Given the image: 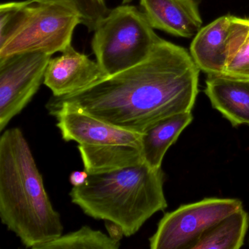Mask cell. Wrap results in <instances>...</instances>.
<instances>
[{
    "label": "cell",
    "mask_w": 249,
    "mask_h": 249,
    "mask_svg": "<svg viewBox=\"0 0 249 249\" xmlns=\"http://www.w3.org/2000/svg\"><path fill=\"white\" fill-rule=\"evenodd\" d=\"M200 70L187 50L160 39L145 60L78 92L53 97L105 122L142 134L170 116L192 111Z\"/></svg>",
    "instance_id": "6da1fadb"
},
{
    "label": "cell",
    "mask_w": 249,
    "mask_h": 249,
    "mask_svg": "<svg viewBox=\"0 0 249 249\" xmlns=\"http://www.w3.org/2000/svg\"><path fill=\"white\" fill-rule=\"evenodd\" d=\"M0 218L28 249L63 234L60 215L54 209L36 160L18 127L0 137Z\"/></svg>",
    "instance_id": "7a4b0ae2"
},
{
    "label": "cell",
    "mask_w": 249,
    "mask_h": 249,
    "mask_svg": "<svg viewBox=\"0 0 249 249\" xmlns=\"http://www.w3.org/2000/svg\"><path fill=\"white\" fill-rule=\"evenodd\" d=\"M161 168L145 162L114 171L89 174L87 183L72 187V203L95 219L117 223L125 237L136 234L144 224L167 207Z\"/></svg>",
    "instance_id": "3957f363"
},
{
    "label": "cell",
    "mask_w": 249,
    "mask_h": 249,
    "mask_svg": "<svg viewBox=\"0 0 249 249\" xmlns=\"http://www.w3.org/2000/svg\"><path fill=\"white\" fill-rule=\"evenodd\" d=\"M142 11L134 5H120L97 24L91 49L106 77L141 63L151 54L160 37Z\"/></svg>",
    "instance_id": "277c9868"
},
{
    "label": "cell",
    "mask_w": 249,
    "mask_h": 249,
    "mask_svg": "<svg viewBox=\"0 0 249 249\" xmlns=\"http://www.w3.org/2000/svg\"><path fill=\"white\" fill-rule=\"evenodd\" d=\"M81 24L75 11L65 5L34 1L19 24L0 43V59L18 53L43 52L53 55L72 45L74 30Z\"/></svg>",
    "instance_id": "5b68a950"
},
{
    "label": "cell",
    "mask_w": 249,
    "mask_h": 249,
    "mask_svg": "<svg viewBox=\"0 0 249 249\" xmlns=\"http://www.w3.org/2000/svg\"><path fill=\"white\" fill-rule=\"evenodd\" d=\"M243 203L234 198H205L167 213L149 238L151 249H190L217 223Z\"/></svg>",
    "instance_id": "8992f818"
},
{
    "label": "cell",
    "mask_w": 249,
    "mask_h": 249,
    "mask_svg": "<svg viewBox=\"0 0 249 249\" xmlns=\"http://www.w3.org/2000/svg\"><path fill=\"white\" fill-rule=\"evenodd\" d=\"M52 55L18 53L0 59V131L31 102L44 82Z\"/></svg>",
    "instance_id": "52a82bcc"
},
{
    "label": "cell",
    "mask_w": 249,
    "mask_h": 249,
    "mask_svg": "<svg viewBox=\"0 0 249 249\" xmlns=\"http://www.w3.org/2000/svg\"><path fill=\"white\" fill-rule=\"evenodd\" d=\"M55 117L64 141L78 145L108 146L125 145L142 148V134L122 129L68 105L47 106Z\"/></svg>",
    "instance_id": "ba28073f"
},
{
    "label": "cell",
    "mask_w": 249,
    "mask_h": 249,
    "mask_svg": "<svg viewBox=\"0 0 249 249\" xmlns=\"http://www.w3.org/2000/svg\"><path fill=\"white\" fill-rule=\"evenodd\" d=\"M62 54L51 59L43 84L59 97L78 92L106 78L97 61L77 52L72 45Z\"/></svg>",
    "instance_id": "9c48e42d"
},
{
    "label": "cell",
    "mask_w": 249,
    "mask_h": 249,
    "mask_svg": "<svg viewBox=\"0 0 249 249\" xmlns=\"http://www.w3.org/2000/svg\"><path fill=\"white\" fill-rule=\"evenodd\" d=\"M151 27L176 37H195L202 24L197 0H140Z\"/></svg>",
    "instance_id": "30bf717a"
},
{
    "label": "cell",
    "mask_w": 249,
    "mask_h": 249,
    "mask_svg": "<svg viewBox=\"0 0 249 249\" xmlns=\"http://www.w3.org/2000/svg\"><path fill=\"white\" fill-rule=\"evenodd\" d=\"M205 93L213 107L233 126L249 125V81L223 74L208 75Z\"/></svg>",
    "instance_id": "8fae6325"
},
{
    "label": "cell",
    "mask_w": 249,
    "mask_h": 249,
    "mask_svg": "<svg viewBox=\"0 0 249 249\" xmlns=\"http://www.w3.org/2000/svg\"><path fill=\"white\" fill-rule=\"evenodd\" d=\"M231 18L232 16L219 17L201 28L192 40L191 56L207 75L224 73Z\"/></svg>",
    "instance_id": "7c38bea8"
},
{
    "label": "cell",
    "mask_w": 249,
    "mask_h": 249,
    "mask_svg": "<svg viewBox=\"0 0 249 249\" xmlns=\"http://www.w3.org/2000/svg\"><path fill=\"white\" fill-rule=\"evenodd\" d=\"M192 120V111L185 112L163 119L147 129L142 135L144 161L151 168H161L167 150Z\"/></svg>",
    "instance_id": "4fadbf2b"
},
{
    "label": "cell",
    "mask_w": 249,
    "mask_h": 249,
    "mask_svg": "<svg viewBox=\"0 0 249 249\" xmlns=\"http://www.w3.org/2000/svg\"><path fill=\"white\" fill-rule=\"evenodd\" d=\"M78 151L89 174L106 173L145 162L142 148L131 145L108 146L78 145Z\"/></svg>",
    "instance_id": "5bb4252c"
},
{
    "label": "cell",
    "mask_w": 249,
    "mask_h": 249,
    "mask_svg": "<svg viewBox=\"0 0 249 249\" xmlns=\"http://www.w3.org/2000/svg\"><path fill=\"white\" fill-rule=\"evenodd\" d=\"M249 225V213L240 208L209 229L190 249H240Z\"/></svg>",
    "instance_id": "9a60e30c"
},
{
    "label": "cell",
    "mask_w": 249,
    "mask_h": 249,
    "mask_svg": "<svg viewBox=\"0 0 249 249\" xmlns=\"http://www.w3.org/2000/svg\"><path fill=\"white\" fill-rule=\"evenodd\" d=\"M223 75L249 81V19L232 17Z\"/></svg>",
    "instance_id": "2e32d148"
},
{
    "label": "cell",
    "mask_w": 249,
    "mask_h": 249,
    "mask_svg": "<svg viewBox=\"0 0 249 249\" xmlns=\"http://www.w3.org/2000/svg\"><path fill=\"white\" fill-rule=\"evenodd\" d=\"M120 246L121 242L115 241L108 234L84 226L33 249H119Z\"/></svg>",
    "instance_id": "e0dca14e"
},
{
    "label": "cell",
    "mask_w": 249,
    "mask_h": 249,
    "mask_svg": "<svg viewBox=\"0 0 249 249\" xmlns=\"http://www.w3.org/2000/svg\"><path fill=\"white\" fill-rule=\"evenodd\" d=\"M37 2L56 3L65 5L78 14L81 24L89 31H94L97 24L107 15L110 10L105 0H34Z\"/></svg>",
    "instance_id": "ac0fdd59"
},
{
    "label": "cell",
    "mask_w": 249,
    "mask_h": 249,
    "mask_svg": "<svg viewBox=\"0 0 249 249\" xmlns=\"http://www.w3.org/2000/svg\"><path fill=\"white\" fill-rule=\"evenodd\" d=\"M34 0L21 2H9L0 5V43L7 37L19 24L27 7Z\"/></svg>",
    "instance_id": "d6986e66"
},
{
    "label": "cell",
    "mask_w": 249,
    "mask_h": 249,
    "mask_svg": "<svg viewBox=\"0 0 249 249\" xmlns=\"http://www.w3.org/2000/svg\"><path fill=\"white\" fill-rule=\"evenodd\" d=\"M107 234L115 241L121 242L124 236H125L123 228L117 223L110 221H105Z\"/></svg>",
    "instance_id": "ffe728a7"
},
{
    "label": "cell",
    "mask_w": 249,
    "mask_h": 249,
    "mask_svg": "<svg viewBox=\"0 0 249 249\" xmlns=\"http://www.w3.org/2000/svg\"><path fill=\"white\" fill-rule=\"evenodd\" d=\"M89 176V174L85 170L84 171L76 170L71 173L70 176V182L73 187H80L87 183Z\"/></svg>",
    "instance_id": "44dd1931"
},
{
    "label": "cell",
    "mask_w": 249,
    "mask_h": 249,
    "mask_svg": "<svg viewBox=\"0 0 249 249\" xmlns=\"http://www.w3.org/2000/svg\"><path fill=\"white\" fill-rule=\"evenodd\" d=\"M132 0H123V3L124 4H126L129 3V2H130Z\"/></svg>",
    "instance_id": "7402d4cb"
}]
</instances>
